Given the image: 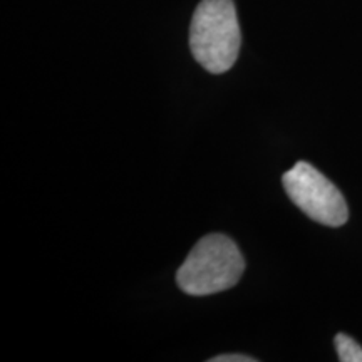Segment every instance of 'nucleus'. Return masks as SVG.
Segmentation results:
<instances>
[{"mask_svg": "<svg viewBox=\"0 0 362 362\" xmlns=\"http://www.w3.org/2000/svg\"><path fill=\"white\" fill-rule=\"evenodd\" d=\"M242 33L233 0H202L189 27L194 61L211 74L230 71L238 59Z\"/></svg>", "mask_w": 362, "mask_h": 362, "instance_id": "obj_1", "label": "nucleus"}, {"mask_svg": "<svg viewBox=\"0 0 362 362\" xmlns=\"http://www.w3.org/2000/svg\"><path fill=\"white\" fill-rule=\"evenodd\" d=\"M245 272V259L232 238L223 233L205 235L178 269L176 282L188 296L203 297L228 291Z\"/></svg>", "mask_w": 362, "mask_h": 362, "instance_id": "obj_2", "label": "nucleus"}, {"mask_svg": "<svg viewBox=\"0 0 362 362\" xmlns=\"http://www.w3.org/2000/svg\"><path fill=\"white\" fill-rule=\"evenodd\" d=\"M282 183L288 198L317 223L341 226L349 218L341 189L310 163L298 161L282 176Z\"/></svg>", "mask_w": 362, "mask_h": 362, "instance_id": "obj_3", "label": "nucleus"}, {"mask_svg": "<svg viewBox=\"0 0 362 362\" xmlns=\"http://www.w3.org/2000/svg\"><path fill=\"white\" fill-rule=\"evenodd\" d=\"M334 346L341 362H362V347L347 334H337L334 337Z\"/></svg>", "mask_w": 362, "mask_h": 362, "instance_id": "obj_4", "label": "nucleus"}, {"mask_svg": "<svg viewBox=\"0 0 362 362\" xmlns=\"http://www.w3.org/2000/svg\"><path fill=\"white\" fill-rule=\"evenodd\" d=\"M210 362H257V359L247 354H220L211 357Z\"/></svg>", "mask_w": 362, "mask_h": 362, "instance_id": "obj_5", "label": "nucleus"}]
</instances>
